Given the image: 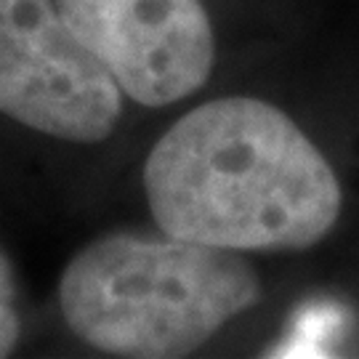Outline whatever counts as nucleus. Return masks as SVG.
I'll list each match as a JSON object with an SVG mask.
<instances>
[{
	"instance_id": "5",
	"label": "nucleus",
	"mask_w": 359,
	"mask_h": 359,
	"mask_svg": "<svg viewBox=\"0 0 359 359\" xmlns=\"http://www.w3.org/2000/svg\"><path fill=\"white\" fill-rule=\"evenodd\" d=\"M13 295H16V290H13L11 261L0 250V359L8 357L16 348V341L22 333V322H19V314L13 306Z\"/></svg>"
},
{
	"instance_id": "4",
	"label": "nucleus",
	"mask_w": 359,
	"mask_h": 359,
	"mask_svg": "<svg viewBox=\"0 0 359 359\" xmlns=\"http://www.w3.org/2000/svg\"><path fill=\"white\" fill-rule=\"evenodd\" d=\"M56 6L120 90L144 107L187 99L210 77L216 40L203 0H56Z\"/></svg>"
},
{
	"instance_id": "3",
	"label": "nucleus",
	"mask_w": 359,
	"mask_h": 359,
	"mask_svg": "<svg viewBox=\"0 0 359 359\" xmlns=\"http://www.w3.org/2000/svg\"><path fill=\"white\" fill-rule=\"evenodd\" d=\"M123 90L56 0H0V112L65 142H104Z\"/></svg>"
},
{
	"instance_id": "1",
	"label": "nucleus",
	"mask_w": 359,
	"mask_h": 359,
	"mask_svg": "<svg viewBox=\"0 0 359 359\" xmlns=\"http://www.w3.org/2000/svg\"><path fill=\"white\" fill-rule=\"evenodd\" d=\"M144 189L160 231L229 250H306L341 213L325 154L283 109L226 96L157 139Z\"/></svg>"
},
{
	"instance_id": "2",
	"label": "nucleus",
	"mask_w": 359,
	"mask_h": 359,
	"mask_svg": "<svg viewBox=\"0 0 359 359\" xmlns=\"http://www.w3.org/2000/svg\"><path fill=\"white\" fill-rule=\"evenodd\" d=\"M261 301L240 250L170 234L115 231L67 264L59 304L69 330L104 354L187 357Z\"/></svg>"
}]
</instances>
